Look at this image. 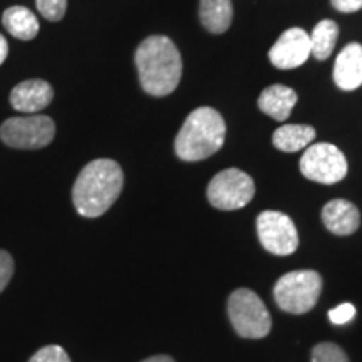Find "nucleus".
Wrapping results in <instances>:
<instances>
[{
  "label": "nucleus",
  "mask_w": 362,
  "mask_h": 362,
  "mask_svg": "<svg viewBox=\"0 0 362 362\" xmlns=\"http://www.w3.org/2000/svg\"><path fill=\"white\" fill-rule=\"evenodd\" d=\"M297 104V93L284 84L269 86L262 90L259 98V107L262 112L275 121L288 119L293 106Z\"/></svg>",
  "instance_id": "nucleus-14"
},
{
  "label": "nucleus",
  "mask_w": 362,
  "mask_h": 362,
  "mask_svg": "<svg viewBox=\"0 0 362 362\" xmlns=\"http://www.w3.org/2000/svg\"><path fill=\"white\" fill-rule=\"evenodd\" d=\"M29 362H71V357L61 346H44L30 357Z\"/></svg>",
  "instance_id": "nucleus-21"
},
{
  "label": "nucleus",
  "mask_w": 362,
  "mask_h": 362,
  "mask_svg": "<svg viewBox=\"0 0 362 362\" xmlns=\"http://www.w3.org/2000/svg\"><path fill=\"white\" fill-rule=\"evenodd\" d=\"M7 54H8L7 39L4 37L2 34H0V66H2L4 61H6V59H7Z\"/></svg>",
  "instance_id": "nucleus-25"
},
{
  "label": "nucleus",
  "mask_w": 362,
  "mask_h": 362,
  "mask_svg": "<svg viewBox=\"0 0 362 362\" xmlns=\"http://www.w3.org/2000/svg\"><path fill=\"white\" fill-rule=\"evenodd\" d=\"M300 171L307 180L322 185H334L346 178L347 160L337 146L315 143L300 158Z\"/></svg>",
  "instance_id": "nucleus-8"
},
{
  "label": "nucleus",
  "mask_w": 362,
  "mask_h": 362,
  "mask_svg": "<svg viewBox=\"0 0 362 362\" xmlns=\"http://www.w3.org/2000/svg\"><path fill=\"white\" fill-rule=\"evenodd\" d=\"M312 362H349V357L337 344L320 342L312 349Z\"/></svg>",
  "instance_id": "nucleus-19"
},
{
  "label": "nucleus",
  "mask_w": 362,
  "mask_h": 362,
  "mask_svg": "<svg viewBox=\"0 0 362 362\" xmlns=\"http://www.w3.org/2000/svg\"><path fill=\"white\" fill-rule=\"evenodd\" d=\"M13 270H16V264H13L11 253L0 250V293L6 291L8 282L12 280Z\"/></svg>",
  "instance_id": "nucleus-22"
},
{
  "label": "nucleus",
  "mask_w": 362,
  "mask_h": 362,
  "mask_svg": "<svg viewBox=\"0 0 362 362\" xmlns=\"http://www.w3.org/2000/svg\"><path fill=\"white\" fill-rule=\"evenodd\" d=\"M2 24L7 33L21 40H33L39 34V21L27 7H8L2 16Z\"/></svg>",
  "instance_id": "nucleus-16"
},
{
  "label": "nucleus",
  "mask_w": 362,
  "mask_h": 362,
  "mask_svg": "<svg viewBox=\"0 0 362 362\" xmlns=\"http://www.w3.org/2000/svg\"><path fill=\"white\" fill-rule=\"evenodd\" d=\"M232 0H200V21L208 33H226L232 25Z\"/></svg>",
  "instance_id": "nucleus-15"
},
{
  "label": "nucleus",
  "mask_w": 362,
  "mask_h": 362,
  "mask_svg": "<svg viewBox=\"0 0 362 362\" xmlns=\"http://www.w3.org/2000/svg\"><path fill=\"white\" fill-rule=\"evenodd\" d=\"M310 37V47H312V56L319 61H325L330 57V54L334 52L336 47L337 37H339V27L334 21H320L319 24L314 27Z\"/></svg>",
  "instance_id": "nucleus-18"
},
{
  "label": "nucleus",
  "mask_w": 362,
  "mask_h": 362,
  "mask_svg": "<svg viewBox=\"0 0 362 362\" xmlns=\"http://www.w3.org/2000/svg\"><path fill=\"white\" fill-rule=\"evenodd\" d=\"M35 6L44 19L57 22L66 16L67 0H35Z\"/></svg>",
  "instance_id": "nucleus-20"
},
{
  "label": "nucleus",
  "mask_w": 362,
  "mask_h": 362,
  "mask_svg": "<svg viewBox=\"0 0 362 362\" xmlns=\"http://www.w3.org/2000/svg\"><path fill=\"white\" fill-rule=\"evenodd\" d=\"M322 221L325 228L334 235H352L361 225L359 210L354 203L347 200H332L322 208Z\"/></svg>",
  "instance_id": "nucleus-13"
},
{
  "label": "nucleus",
  "mask_w": 362,
  "mask_h": 362,
  "mask_svg": "<svg viewBox=\"0 0 362 362\" xmlns=\"http://www.w3.org/2000/svg\"><path fill=\"white\" fill-rule=\"evenodd\" d=\"M226 124L214 107H198L187 117L175 139V153L183 161H202L223 146Z\"/></svg>",
  "instance_id": "nucleus-3"
},
{
  "label": "nucleus",
  "mask_w": 362,
  "mask_h": 362,
  "mask_svg": "<svg viewBox=\"0 0 362 362\" xmlns=\"http://www.w3.org/2000/svg\"><path fill=\"white\" fill-rule=\"evenodd\" d=\"M310 37L304 29L292 27L280 35L277 42L272 45L269 59L277 69H296L310 57Z\"/></svg>",
  "instance_id": "nucleus-10"
},
{
  "label": "nucleus",
  "mask_w": 362,
  "mask_h": 362,
  "mask_svg": "<svg viewBox=\"0 0 362 362\" xmlns=\"http://www.w3.org/2000/svg\"><path fill=\"white\" fill-rule=\"evenodd\" d=\"M356 317V307L352 304H341L329 310V319L332 324H346Z\"/></svg>",
  "instance_id": "nucleus-23"
},
{
  "label": "nucleus",
  "mask_w": 362,
  "mask_h": 362,
  "mask_svg": "<svg viewBox=\"0 0 362 362\" xmlns=\"http://www.w3.org/2000/svg\"><path fill=\"white\" fill-rule=\"evenodd\" d=\"M54 99V89L47 81L29 79L17 84L11 93V104L16 111L25 112V115H35L40 112Z\"/></svg>",
  "instance_id": "nucleus-11"
},
{
  "label": "nucleus",
  "mask_w": 362,
  "mask_h": 362,
  "mask_svg": "<svg viewBox=\"0 0 362 362\" xmlns=\"http://www.w3.org/2000/svg\"><path fill=\"white\" fill-rule=\"evenodd\" d=\"M56 136V124L49 116L29 115L11 117L0 126V139L8 148L40 149L49 146Z\"/></svg>",
  "instance_id": "nucleus-6"
},
{
  "label": "nucleus",
  "mask_w": 362,
  "mask_h": 362,
  "mask_svg": "<svg viewBox=\"0 0 362 362\" xmlns=\"http://www.w3.org/2000/svg\"><path fill=\"white\" fill-rule=\"evenodd\" d=\"M206 194L211 205L218 210H240L252 202L255 183L245 171L228 168L214 176Z\"/></svg>",
  "instance_id": "nucleus-7"
},
{
  "label": "nucleus",
  "mask_w": 362,
  "mask_h": 362,
  "mask_svg": "<svg viewBox=\"0 0 362 362\" xmlns=\"http://www.w3.org/2000/svg\"><path fill=\"white\" fill-rule=\"evenodd\" d=\"M330 4L336 11L344 13L357 12L362 8V0H330Z\"/></svg>",
  "instance_id": "nucleus-24"
},
{
  "label": "nucleus",
  "mask_w": 362,
  "mask_h": 362,
  "mask_svg": "<svg viewBox=\"0 0 362 362\" xmlns=\"http://www.w3.org/2000/svg\"><path fill=\"white\" fill-rule=\"evenodd\" d=\"M228 317L240 337L262 339L272 329L269 309L250 288H238L230 296Z\"/></svg>",
  "instance_id": "nucleus-5"
},
{
  "label": "nucleus",
  "mask_w": 362,
  "mask_h": 362,
  "mask_svg": "<svg viewBox=\"0 0 362 362\" xmlns=\"http://www.w3.org/2000/svg\"><path fill=\"white\" fill-rule=\"evenodd\" d=\"M315 139V129L307 124H284L272 136L274 146L285 153L304 149Z\"/></svg>",
  "instance_id": "nucleus-17"
},
{
  "label": "nucleus",
  "mask_w": 362,
  "mask_h": 362,
  "mask_svg": "<svg viewBox=\"0 0 362 362\" xmlns=\"http://www.w3.org/2000/svg\"><path fill=\"white\" fill-rule=\"evenodd\" d=\"M334 83L342 90H354L362 86V45L347 44L339 52L334 64Z\"/></svg>",
  "instance_id": "nucleus-12"
},
{
  "label": "nucleus",
  "mask_w": 362,
  "mask_h": 362,
  "mask_svg": "<svg viewBox=\"0 0 362 362\" xmlns=\"http://www.w3.org/2000/svg\"><path fill=\"white\" fill-rule=\"evenodd\" d=\"M141 362H175L173 357L170 356H153V357H148V359H144Z\"/></svg>",
  "instance_id": "nucleus-26"
},
{
  "label": "nucleus",
  "mask_w": 362,
  "mask_h": 362,
  "mask_svg": "<svg viewBox=\"0 0 362 362\" xmlns=\"http://www.w3.org/2000/svg\"><path fill=\"white\" fill-rule=\"evenodd\" d=\"M124 175L116 161L99 158L88 163L72 187V203L81 216L98 218L119 198Z\"/></svg>",
  "instance_id": "nucleus-1"
},
{
  "label": "nucleus",
  "mask_w": 362,
  "mask_h": 362,
  "mask_svg": "<svg viewBox=\"0 0 362 362\" xmlns=\"http://www.w3.org/2000/svg\"><path fill=\"white\" fill-rule=\"evenodd\" d=\"M322 292V277L314 270L288 272L277 280L274 298L288 314H305L314 309Z\"/></svg>",
  "instance_id": "nucleus-4"
},
{
  "label": "nucleus",
  "mask_w": 362,
  "mask_h": 362,
  "mask_svg": "<svg viewBox=\"0 0 362 362\" xmlns=\"http://www.w3.org/2000/svg\"><path fill=\"white\" fill-rule=\"evenodd\" d=\"M257 233L262 247L274 255H292L298 248L296 223L282 211H262L257 218Z\"/></svg>",
  "instance_id": "nucleus-9"
},
{
  "label": "nucleus",
  "mask_w": 362,
  "mask_h": 362,
  "mask_svg": "<svg viewBox=\"0 0 362 362\" xmlns=\"http://www.w3.org/2000/svg\"><path fill=\"white\" fill-rule=\"evenodd\" d=\"M136 69L144 93L149 96H168L181 81V56L175 42L165 35H151L138 45L134 54Z\"/></svg>",
  "instance_id": "nucleus-2"
}]
</instances>
